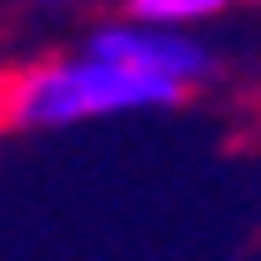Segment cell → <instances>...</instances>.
<instances>
[{
    "label": "cell",
    "instance_id": "cell-4",
    "mask_svg": "<svg viewBox=\"0 0 261 261\" xmlns=\"http://www.w3.org/2000/svg\"><path fill=\"white\" fill-rule=\"evenodd\" d=\"M41 6H82V0H41Z\"/></svg>",
    "mask_w": 261,
    "mask_h": 261
},
{
    "label": "cell",
    "instance_id": "cell-3",
    "mask_svg": "<svg viewBox=\"0 0 261 261\" xmlns=\"http://www.w3.org/2000/svg\"><path fill=\"white\" fill-rule=\"evenodd\" d=\"M226 6H232V0H128L134 18H145V23H174V29L203 23V18H221Z\"/></svg>",
    "mask_w": 261,
    "mask_h": 261
},
{
    "label": "cell",
    "instance_id": "cell-1",
    "mask_svg": "<svg viewBox=\"0 0 261 261\" xmlns=\"http://www.w3.org/2000/svg\"><path fill=\"white\" fill-rule=\"evenodd\" d=\"M186 99V87L151 70L111 64L99 53H70L47 64H18L0 70V128H75L99 116H128V111H168Z\"/></svg>",
    "mask_w": 261,
    "mask_h": 261
},
{
    "label": "cell",
    "instance_id": "cell-2",
    "mask_svg": "<svg viewBox=\"0 0 261 261\" xmlns=\"http://www.w3.org/2000/svg\"><path fill=\"white\" fill-rule=\"evenodd\" d=\"M82 47L99 53V58H111V64L168 75V82H180L186 93L215 75V53L203 47V41H192L186 29H174V23H145V18H134V12L122 23H99Z\"/></svg>",
    "mask_w": 261,
    "mask_h": 261
}]
</instances>
